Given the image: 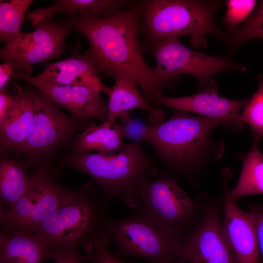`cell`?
Segmentation results:
<instances>
[{
	"label": "cell",
	"instance_id": "6da1fadb",
	"mask_svg": "<svg viewBox=\"0 0 263 263\" xmlns=\"http://www.w3.org/2000/svg\"><path fill=\"white\" fill-rule=\"evenodd\" d=\"M138 19L136 0L113 16L79 15L68 17L63 22L88 40L98 75L110 71L128 75L137 82L148 103L155 108L165 88L144 57Z\"/></svg>",
	"mask_w": 263,
	"mask_h": 263
},
{
	"label": "cell",
	"instance_id": "7a4b0ae2",
	"mask_svg": "<svg viewBox=\"0 0 263 263\" xmlns=\"http://www.w3.org/2000/svg\"><path fill=\"white\" fill-rule=\"evenodd\" d=\"M221 124L217 119L174 110L167 120L147 125L145 142L152 146L166 171L192 179L222 158L225 143L212 135Z\"/></svg>",
	"mask_w": 263,
	"mask_h": 263
},
{
	"label": "cell",
	"instance_id": "3957f363",
	"mask_svg": "<svg viewBox=\"0 0 263 263\" xmlns=\"http://www.w3.org/2000/svg\"><path fill=\"white\" fill-rule=\"evenodd\" d=\"M62 163L90 176L108 202L119 198L127 206L138 209V192L148 179L154 177L158 167L154 160L137 142L124 143L115 153H74L65 156Z\"/></svg>",
	"mask_w": 263,
	"mask_h": 263
},
{
	"label": "cell",
	"instance_id": "277c9868",
	"mask_svg": "<svg viewBox=\"0 0 263 263\" xmlns=\"http://www.w3.org/2000/svg\"><path fill=\"white\" fill-rule=\"evenodd\" d=\"M219 1L198 0H139L138 30L144 47L151 52L161 41L189 36L194 47H207V36L224 37L214 15Z\"/></svg>",
	"mask_w": 263,
	"mask_h": 263
},
{
	"label": "cell",
	"instance_id": "5b68a950",
	"mask_svg": "<svg viewBox=\"0 0 263 263\" xmlns=\"http://www.w3.org/2000/svg\"><path fill=\"white\" fill-rule=\"evenodd\" d=\"M107 202L91 183L71 190L64 203L32 233L49 248H79L98 237L110 216Z\"/></svg>",
	"mask_w": 263,
	"mask_h": 263
},
{
	"label": "cell",
	"instance_id": "8992f818",
	"mask_svg": "<svg viewBox=\"0 0 263 263\" xmlns=\"http://www.w3.org/2000/svg\"><path fill=\"white\" fill-rule=\"evenodd\" d=\"M115 245L118 256H133L149 263H176L186 234L148 221L137 210L118 219L110 216L103 229Z\"/></svg>",
	"mask_w": 263,
	"mask_h": 263
},
{
	"label": "cell",
	"instance_id": "52a82bcc",
	"mask_svg": "<svg viewBox=\"0 0 263 263\" xmlns=\"http://www.w3.org/2000/svg\"><path fill=\"white\" fill-rule=\"evenodd\" d=\"M138 194L137 210L148 221L186 234L198 224L204 209L203 202L190 197L166 170L154 179H148Z\"/></svg>",
	"mask_w": 263,
	"mask_h": 263
},
{
	"label": "cell",
	"instance_id": "ba28073f",
	"mask_svg": "<svg viewBox=\"0 0 263 263\" xmlns=\"http://www.w3.org/2000/svg\"><path fill=\"white\" fill-rule=\"evenodd\" d=\"M29 90L34 105L32 129L26 140L11 150L25 157L27 168H49L47 163L55 151L73 141L80 120L62 112L38 89Z\"/></svg>",
	"mask_w": 263,
	"mask_h": 263
},
{
	"label": "cell",
	"instance_id": "9c48e42d",
	"mask_svg": "<svg viewBox=\"0 0 263 263\" xmlns=\"http://www.w3.org/2000/svg\"><path fill=\"white\" fill-rule=\"evenodd\" d=\"M150 53L156 61L154 71L165 89L171 86L177 76L181 74L195 77L200 89L217 73L231 69L245 71L244 66L224 57L192 50L183 44L178 38L161 41Z\"/></svg>",
	"mask_w": 263,
	"mask_h": 263
},
{
	"label": "cell",
	"instance_id": "30bf717a",
	"mask_svg": "<svg viewBox=\"0 0 263 263\" xmlns=\"http://www.w3.org/2000/svg\"><path fill=\"white\" fill-rule=\"evenodd\" d=\"M47 167H38L31 174L24 194L10 209L0 213L1 229L32 233L66 200L71 190L57 184Z\"/></svg>",
	"mask_w": 263,
	"mask_h": 263
},
{
	"label": "cell",
	"instance_id": "8fae6325",
	"mask_svg": "<svg viewBox=\"0 0 263 263\" xmlns=\"http://www.w3.org/2000/svg\"><path fill=\"white\" fill-rule=\"evenodd\" d=\"M203 202L201 217L186 234L178 249L176 263H236L222 234L223 198Z\"/></svg>",
	"mask_w": 263,
	"mask_h": 263
},
{
	"label": "cell",
	"instance_id": "7c38bea8",
	"mask_svg": "<svg viewBox=\"0 0 263 263\" xmlns=\"http://www.w3.org/2000/svg\"><path fill=\"white\" fill-rule=\"evenodd\" d=\"M71 30L63 22L44 21L34 31L23 32L15 42L1 48L0 59L3 62L14 61L15 73L31 75L34 65L62 55L66 49V37Z\"/></svg>",
	"mask_w": 263,
	"mask_h": 263
},
{
	"label": "cell",
	"instance_id": "4fadbf2b",
	"mask_svg": "<svg viewBox=\"0 0 263 263\" xmlns=\"http://www.w3.org/2000/svg\"><path fill=\"white\" fill-rule=\"evenodd\" d=\"M249 98L233 100L221 96L214 81L211 79L196 94L181 97L164 95L156 101V105L217 119L226 128L238 132L245 125L242 119L241 110Z\"/></svg>",
	"mask_w": 263,
	"mask_h": 263
},
{
	"label": "cell",
	"instance_id": "5bb4252c",
	"mask_svg": "<svg viewBox=\"0 0 263 263\" xmlns=\"http://www.w3.org/2000/svg\"><path fill=\"white\" fill-rule=\"evenodd\" d=\"M12 78L19 79L32 84L78 120L95 119L103 122L108 119L106 104L101 97V91L98 87L50 85L38 80L31 75L15 72Z\"/></svg>",
	"mask_w": 263,
	"mask_h": 263
},
{
	"label": "cell",
	"instance_id": "9a60e30c",
	"mask_svg": "<svg viewBox=\"0 0 263 263\" xmlns=\"http://www.w3.org/2000/svg\"><path fill=\"white\" fill-rule=\"evenodd\" d=\"M227 178L225 175L222 181L223 238L236 263H260V252L252 217L249 212L240 209L231 197Z\"/></svg>",
	"mask_w": 263,
	"mask_h": 263
},
{
	"label": "cell",
	"instance_id": "2e32d148",
	"mask_svg": "<svg viewBox=\"0 0 263 263\" xmlns=\"http://www.w3.org/2000/svg\"><path fill=\"white\" fill-rule=\"evenodd\" d=\"M34 77L50 85H93L107 94L110 90V87L104 85L98 78L90 49L83 54L76 51L66 59L47 63L42 72Z\"/></svg>",
	"mask_w": 263,
	"mask_h": 263
},
{
	"label": "cell",
	"instance_id": "e0dca14e",
	"mask_svg": "<svg viewBox=\"0 0 263 263\" xmlns=\"http://www.w3.org/2000/svg\"><path fill=\"white\" fill-rule=\"evenodd\" d=\"M113 77L114 84L110 87L109 100L106 104L109 123L115 122L122 113L130 110L140 109L148 112V121L151 125H156L165 118V111L151 106L140 92L135 80L128 75L118 71H110L104 74Z\"/></svg>",
	"mask_w": 263,
	"mask_h": 263
},
{
	"label": "cell",
	"instance_id": "ac0fdd59",
	"mask_svg": "<svg viewBox=\"0 0 263 263\" xmlns=\"http://www.w3.org/2000/svg\"><path fill=\"white\" fill-rule=\"evenodd\" d=\"M135 1L134 0H55L48 7L29 12L26 19L31 25L36 27L58 13H63L67 18L79 15L110 16L122 11Z\"/></svg>",
	"mask_w": 263,
	"mask_h": 263
},
{
	"label": "cell",
	"instance_id": "d6986e66",
	"mask_svg": "<svg viewBox=\"0 0 263 263\" xmlns=\"http://www.w3.org/2000/svg\"><path fill=\"white\" fill-rule=\"evenodd\" d=\"M34 105L29 90H20L14 96L12 107L5 119L0 122V147L1 152L21 145L32 129Z\"/></svg>",
	"mask_w": 263,
	"mask_h": 263
},
{
	"label": "cell",
	"instance_id": "ffe728a7",
	"mask_svg": "<svg viewBox=\"0 0 263 263\" xmlns=\"http://www.w3.org/2000/svg\"><path fill=\"white\" fill-rule=\"evenodd\" d=\"M50 248L31 233L20 230L0 232V263H44Z\"/></svg>",
	"mask_w": 263,
	"mask_h": 263
},
{
	"label": "cell",
	"instance_id": "44dd1931",
	"mask_svg": "<svg viewBox=\"0 0 263 263\" xmlns=\"http://www.w3.org/2000/svg\"><path fill=\"white\" fill-rule=\"evenodd\" d=\"M125 137L124 127L115 122L107 121L99 125L91 123L71 142L73 153H86L91 150L104 154L115 153L124 144Z\"/></svg>",
	"mask_w": 263,
	"mask_h": 263
},
{
	"label": "cell",
	"instance_id": "7402d4cb",
	"mask_svg": "<svg viewBox=\"0 0 263 263\" xmlns=\"http://www.w3.org/2000/svg\"><path fill=\"white\" fill-rule=\"evenodd\" d=\"M260 139L255 135L251 150L241 156L243 166L239 179L234 188L229 189L235 201L244 196L263 194V153L258 147Z\"/></svg>",
	"mask_w": 263,
	"mask_h": 263
},
{
	"label": "cell",
	"instance_id": "603a6c76",
	"mask_svg": "<svg viewBox=\"0 0 263 263\" xmlns=\"http://www.w3.org/2000/svg\"><path fill=\"white\" fill-rule=\"evenodd\" d=\"M26 166L7 158L0 161V213L11 209L27 191L31 174Z\"/></svg>",
	"mask_w": 263,
	"mask_h": 263
},
{
	"label": "cell",
	"instance_id": "cb8c5ba5",
	"mask_svg": "<svg viewBox=\"0 0 263 263\" xmlns=\"http://www.w3.org/2000/svg\"><path fill=\"white\" fill-rule=\"evenodd\" d=\"M33 0H0V41L9 46L23 33L22 25Z\"/></svg>",
	"mask_w": 263,
	"mask_h": 263
},
{
	"label": "cell",
	"instance_id": "d4e9b609",
	"mask_svg": "<svg viewBox=\"0 0 263 263\" xmlns=\"http://www.w3.org/2000/svg\"><path fill=\"white\" fill-rule=\"evenodd\" d=\"M259 85L255 94L249 97L244 107L241 117L256 135L263 137V76H258Z\"/></svg>",
	"mask_w": 263,
	"mask_h": 263
},
{
	"label": "cell",
	"instance_id": "484cf974",
	"mask_svg": "<svg viewBox=\"0 0 263 263\" xmlns=\"http://www.w3.org/2000/svg\"><path fill=\"white\" fill-rule=\"evenodd\" d=\"M111 241L104 232L83 246L91 263H125L118 257L112 254L108 249Z\"/></svg>",
	"mask_w": 263,
	"mask_h": 263
},
{
	"label": "cell",
	"instance_id": "4316f807",
	"mask_svg": "<svg viewBox=\"0 0 263 263\" xmlns=\"http://www.w3.org/2000/svg\"><path fill=\"white\" fill-rule=\"evenodd\" d=\"M256 38H263V0L254 13L235 33L233 42L241 44Z\"/></svg>",
	"mask_w": 263,
	"mask_h": 263
},
{
	"label": "cell",
	"instance_id": "83f0119b",
	"mask_svg": "<svg viewBox=\"0 0 263 263\" xmlns=\"http://www.w3.org/2000/svg\"><path fill=\"white\" fill-rule=\"evenodd\" d=\"M227 11L224 22L230 28L238 25L254 9L257 1L254 0H228L226 2Z\"/></svg>",
	"mask_w": 263,
	"mask_h": 263
},
{
	"label": "cell",
	"instance_id": "f1b7e54d",
	"mask_svg": "<svg viewBox=\"0 0 263 263\" xmlns=\"http://www.w3.org/2000/svg\"><path fill=\"white\" fill-rule=\"evenodd\" d=\"M49 258L54 263H85L89 262L87 255L82 254L78 248H50Z\"/></svg>",
	"mask_w": 263,
	"mask_h": 263
},
{
	"label": "cell",
	"instance_id": "f546056e",
	"mask_svg": "<svg viewBox=\"0 0 263 263\" xmlns=\"http://www.w3.org/2000/svg\"><path fill=\"white\" fill-rule=\"evenodd\" d=\"M118 118H120V124L125 128V137L132 139L133 142H145L147 125L132 120L128 112L122 113Z\"/></svg>",
	"mask_w": 263,
	"mask_h": 263
},
{
	"label": "cell",
	"instance_id": "4dcf8cb0",
	"mask_svg": "<svg viewBox=\"0 0 263 263\" xmlns=\"http://www.w3.org/2000/svg\"><path fill=\"white\" fill-rule=\"evenodd\" d=\"M248 207L256 232L261 258L260 263H263V205L253 204L249 205Z\"/></svg>",
	"mask_w": 263,
	"mask_h": 263
},
{
	"label": "cell",
	"instance_id": "1f68e13d",
	"mask_svg": "<svg viewBox=\"0 0 263 263\" xmlns=\"http://www.w3.org/2000/svg\"><path fill=\"white\" fill-rule=\"evenodd\" d=\"M16 63L12 60L6 61L0 65V92H3L8 81L15 72Z\"/></svg>",
	"mask_w": 263,
	"mask_h": 263
},
{
	"label": "cell",
	"instance_id": "d6a6232c",
	"mask_svg": "<svg viewBox=\"0 0 263 263\" xmlns=\"http://www.w3.org/2000/svg\"><path fill=\"white\" fill-rule=\"evenodd\" d=\"M14 102V96L6 93L0 92V122L3 121L9 113Z\"/></svg>",
	"mask_w": 263,
	"mask_h": 263
}]
</instances>
